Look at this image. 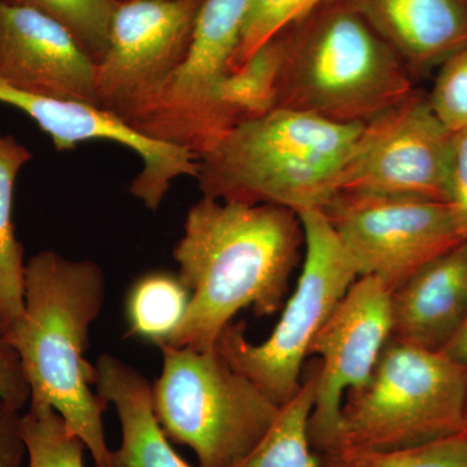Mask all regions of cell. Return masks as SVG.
<instances>
[{
    "label": "cell",
    "instance_id": "23",
    "mask_svg": "<svg viewBox=\"0 0 467 467\" xmlns=\"http://www.w3.org/2000/svg\"><path fill=\"white\" fill-rule=\"evenodd\" d=\"M26 467H86L84 442L48 405H27L23 413Z\"/></svg>",
    "mask_w": 467,
    "mask_h": 467
},
{
    "label": "cell",
    "instance_id": "13",
    "mask_svg": "<svg viewBox=\"0 0 467 467\" xmlns=\"http://www.w3.org/2000/svg\"><path fill=\"white\" fill-rule=\"evenodd\" d=\"M0 103L29 116L57 150H73L88 140H109L134 150L142 161V171L131 182L130 192L150 211H158L175 180L198 177L199 156L192 150L147 137L99 106L36 97L18 91L2 79Z\"/></svg>",
    "mask_w": 467,
    "mask_h": 467
},
{
    "label": "cell",
    "instance_id": "11",
    "mask_svg": "<svg viewBox=\"0 0 467 467\" xmlns=\"http://www.w3.org/2000/svg\"><path fill=\"white\" fill-rule=\"evenodd\" d=\"M451 131L416 91L365 124L340 192L447 202Z\"/></svg>",
    "mask_w": 467,
    "mask_h": 467
},
{
    "label": "cell",
    "instance_id": "9",
    "mask_svg": "<svg viewBox=\"0 0 467 467\" xmlns=\"http://www.w3.org/2000/svg\"><path fill=\"white\" fill-rule=\"evenodd\" d=\"M202 0H119L97 64L99 107L129 125L155 103L186 57Z\"/></svg>",
    "mask_w": 467,
    "mask_h": 467
},
{
    "label": "cell",
    "instance_id": "27",
    "mask_svg": "<svg viewBox=\"0 0 467 467\" xmlns=\"http://www.w3.org/2000/svg\"><path fill=\"white\" fill-rule=\"evenodd\" d=\"M447 204L467 241V129L451 135Z\"/></svg>",
    "mask_w": 467,
    "mask_h": 467
},
{
    "label": "cell",
    "instance_id": "30",
    "mask_svg": "<svg viewBox=\"0 0 467 467\" xmlns=\"http://www.w3.org/2000/svg\"><path fill=\"white\" fill-rule=\"evenodd\" d=\"M441 352L450 356L451 358L456 359L457 362L467 365V317L447 346L441 349Z\"/></svg>",
    "mask_w": 467,
    "mask_h": 467
},
{
    "label": "cell",
    "instance_id": "26",
    "mask_svg": "<svg viewBox=\"0 0 467 467\" xmlns=\"http://www.w3.org/2000/svg\"><path fill=\"white\" fill-rule=\"evenodd\" d=\"M429 101L451 133L467 129V46L442 61Z\"/></svg>",
    "mask_w": 467,
    "mask_h": 467
},
{
    "label": "cell",
    "instance_id": "21",
    "mask_svg": "<svg viewBox=\"0 0 467 467\" xmlns=\"http://www.w3.org/2000/svg\"><path fill=\"white\" fill-rule=\"evenodd\" d=\"M316 383L317 367L303 380L300 391L279 409L256 447L234 467H321L309 438Z\"/></svg>",
    "mask_w": 467,
    "mask_h": 467
},
{
    "label": "cell",
    "instance_id": "2",
    "mask_svg": "<svg viewBox=\"0 0 467 467\" xmlns=\"http://www.w3.org/2000/svg\"><path fill=\"white\" fill-rule=\"evenodd\" d=\"M106 301V276L91 260L38 252L26 263L24 310L5 335L16 350L33 405H48L90 451L109 467L104 429L109 402L94 392L97 368L85 358L92 324Z\"/></svg>",
    "mask_w": 467,
    "mask_h": 467
},
{
    "label": "cell",
    "instance_id": "15",
    "mask_svg": "<svg viewBox=\"0 0 467 467\" xmlns=\"http://www.w3.org/2000/svg\"><path fill=\"white\" fill-rule=\"evenodd\" d=\"M393 339L441 350L467 317V241L391 292Z\"/></svg>",
    "mask_w": 467,
    "mask_h": 467
},
{
    "label": "cell",
    "instance_id": "3",
    "mask_svg": "<svg viewBox=\"0 0 467 467\" xmlns=\"http://www.w3.org/2000/svg\"><path fill=\"white\" fill-rule=\"evenodd\" d=\"M365 124L275 109L234 126L199 158L205 198L322 211L342 190Z\"/></svg>",
    "mask_w": 467,
    "mask_h": 467
},
{
    "label": "cell",
    "instance_id": "31",
    "mask_svg": "<svg viewBox=\"0 0 467 467\" xmlns=\"http://www.w3.org/2000/svg\"><path fill=\"white\" fill-rule=\"evenodd\" d=\"M465 431H467V405H466V413H465Z\"/></svg>",
    "mask_w": 467,
    "mask_h": 467
},
{
    "label": "cell",
    "instance_id": "24",
    "mask_svg": "<svg viewBox=\"0 0 467 467\" xmlns=\"http://www.w3.org/2000/svg\"><path fill=\"white\" fill-rule=\"evenodd\" d=\"M38 9L66 26L99 63L109 46V26L119 0H5Z\"/></svg>",
    "mask_w": 467,
    "mask_h": 467
},
{
    "label": "cell",
    "instance_id": "25",
    "mask_svg": "<svg viewBox=\"0 0 467 467\" xmlns=\"http://www.w3.org/2000/svg\"><path fill=\"white\" fill-rule=\"evenodd\" d=\"M330 0H251L238 50L229 72L238 69L261 46L290 29Z\"/></svg>",
    "mask_w": 467,
    "mask_h": 467
},
{
    "label": "cell",
    "instance_id": "1",
    "mask_svg": "<svg viewBox=\"0 0 467 467\" xmlns=\"http://www.w3.org/2000/svg\"><path fill=\"white\" fill-rule=\"evenodd\" d=\"M303 244V226L291 209L202 196L187 212L174 248L192 301L167 346L208 352L241 310L275 315Z\"/></svg>",
    "mask_w": 467,
    "mask_h": 467
},
{
    "label": "cell",
    "instance_id": "20",
    "mask_svg": "<svg viewBox=\"0 0 467 467\" xmlns=\"http://www.w3.org/2000/svg\"><path fill=\"white\" fill-rule=\"evenodd\" d=\"M284 54L282 33L261 46L238 69L227 73L218 88V107L229 130L275 109L276 82Z\"/></svg>",
    "mask_w": 467,
    "mask_h": 467
},
{
    "label": "cell",
    "instance_id": "10",
    "mask_svg": "<svg viewBox=\"0 0 467 467\" xmlns=\"http://www.w3.org/2000/svg\"><path fill=\"white\" fill-rule=\"evenodd\" d=\"M251 0H202L186 57L133 128L201 158L229 131L218 88L238 50Z\"/></svg>",
    "mask_w": 467,
    "mask_h": 467
},
{
    "label": "cell",
    "instance_id": "28",
    "mask_svg": "<svg viewBox=\"0 0 467 467\" xmlns=\"http://www.w3.org/2000/svg\"><path fill=\"white\" fill-rule=\"evenodd\" d=\"M0 400L23 410L30 401V389L16 350L0 335Z\"/></svg>",
    "mask_w": 467,
    "mask_h": 467
},
{
    "label": "cell",
    "instance_id": "18",
    "mask_svg": "<svg viewBox=\"0 0 467 467\" xmlns=\"http://www.w3.org/2000/svg\"><path fill=\"white\" fill-rule=\"evenodd\" d=\"M33 155L12 135L0 133V335L8 333L24 310L23 244L12 221L15 183Z\"/></svg>",
    "mask_w": 467,
    "mask_h": 467
},
{
    "label": "cell",
    "instance_id": "16",
    "mask_svg": "<svg viewBox=\"0 0 467 467\" xmlns=\"http://www.w3.org/2000/svg\"><path fill=\"white\" fill-rule=\"evenodd\" d=\"M401 58L422 72L467 46V0H346Z\"/></svg>",
    "mask_w": 467,
    "mask_h": 467
},
{
    "label": "cell",
    "instance_id": "7",
    "mask_svg": "<svg viewBox=\"0 0 467 467\" xmlns=\"http://www.w3.org/2000/svg\"><path fill=\"white\" fill-rule=\"evenodd\" d=\"M304 232L303 270L272 334L263 343L245 337V325L230 324L216 349L279 408L300 391L304 362L334 310L358 278L355 260L324 212L297 213Z\"/></svg>",
    "mask_w": 467,
    "mask_h": 467
},
{
    "label": "cell",
    "instance_id": "6",
    "mask_svg": "<svg viewBox=\"0 0 467 467\" xmlns=\"http://www.w3.org/2000/svg\"><path fill=\"white\" fill-rule=\"evenodd\" d=\"M152 404L169 441L186 445L199 467L238 465L261 441L279 408L217 349L164 346Z\"/></svg>",
    "mask_w": 467,
    "mask_h": 467
},
{
    "label": "cell",
    "instance_id": "8",
    "mask_svg": "<svg viewBox=\"0 0 467 467\" xmlns=\"http://www.w3.org/2000/svg\"><path fill=\"white\" fill-rule=\"evenodd\" d=\"M322 212L359 276H373L389 292L466 241L447 202L339 192Z\"/></svg>",
    "mask_w": 467,
    "mask_h": 467
},
{
    "label": "cell",
    "instance_id": "19",
    "mask_svg": "<svg viewBox=\"0 0 467 467\" xmlns=\"http://www.w3.org/2000/svg\"><path fill=\"white\" fill-rule=\"evenodd\" d=\"M192 301L181 276L168 270H150L138 276L125 297L128 334L159 348L167 346L182 324Z\"/></svg>",
    "mask_w": 467,
    "mask_h": 467
},
{
    "label": "cell",
    "instance_id": "29",
    "mask_svg": "<svg viewBox=\"0 0 467 467\" xmlns=\"http://www.w3.org/2000/svg\"><path fill=\"white\" fill-rule=\"evenodd\" d=\"M21 411L0 400V467H26Z\"/></svg>",
    "mask_w": 467,
    "mask_h": 467
},
{
    "label": "cell",
    "instance_id": "5",
    "mask_svg": "<svg viewBox=\"0 0 467 467\" xmlns=\"http://www.w3.org/2000/svg\"><path fill=\"white\" fill-rule=\"evenodd\" d=\"M467 365L441 350L389 340L373 376L347 393L339 445L414 447L465 430Z\"/></svg>",
    "mask_w": 467,
    "mask_h": 467
},
{
    "label": "cell",
    "instance_id": "14",
    "mask_svg": "<svg viewBox=\"0 0 467 467\" xmlns=\"http://www.w3.org/2000/svg\"><path fill=\"white\" fill-rule=\"evenodd\" d=\"M0 79L36 97L99 106L97 63L60 21L0 0Z\"/></svg>",
    "mask_w": 467,
    "mask_h": 467
},
{
    "label": "cell",
    "instance_id": "17",
    "mask_svg": "<svg viewBox=\"0 0 467 467\" xmlns=\"http://www.w3.org/2000/svg\"><path fill=\"white\" fill-rule=\"evenodd\" d=\"M95 389L113 404L121 426V444L109 467H192L171 447L153 411L152 384L121 358H98Z\"/></svg>",
    "mask_w": 467,
    "mask_h": 467
},
{
    "label": "cell",
    "instance_id": "12",
    "mask_svg": "<svg viewBox=\"0 0 467 467\" xmlns=\"http://www.w3.org/2000/svg\"><path fill=\"white\" fill-rule=\"evenodd\" d=\"M391 337V292L373 276H358L310 348L321 358L309 420L316 453L340 444L344 399L368 383Z\"/></svg>",
    "mask_w": 467,
    "mask_h": 467
},
{
    "label": "cell",
    "instance_id": "22",
    "mask_svg": "<svg viewBox=\"0 0 467 467\" xmlns=\"http://www.w3.org/2000/svg\"><path fill=\"white\" fill-rule=\"evenodd\" d=\"M317 456L321 467H467V431L395 450L337 445Z\"/></svg>",
    "mask_w": 467,
    "mask_h": 467
},
{
    "label": "cell",
    "instance_id": "4",
    "mask_svg": "<svg viewBox=\"0 0 467 467\" xmlns=\"http://www.w3.org/2000/svg\"><path fill=\"white\" fill-rule=\"evenodd\" d=\"M275 109L368 124L413 92L409 70L346 0H330L284 32Z\"/></svg>",
    "mask_w": 467,
    "mask_h": 467
}]
</instances>
